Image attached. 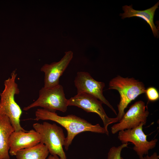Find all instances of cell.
Returning <instances> with one entry per match:
<instances>
[{
	"instance_id": "ba28073f",
	"label": "cell",
	"mask_w": 159,
	"mask_h": 159,
	"mask_svg": "<svg viewBox=\"0 0 159 159\" xmlns=\"http://www.w3.org/2000/svg\"><path fill=\"white\" fill-rule=\"evenodd\" d=\"M102 103L99 100L85 93L77 94L68 99V106H74L80 108L87 112L97 114L102 121L103 127L108 132V127L113 123L118 122L116 117L110 118L106 114L102 106Z\"/></svg>"
},
{
	"instance_id": "d6986e66",
	"label": "cell",
	"mask_w": 159,
	"mask_h": 159,
	"mask_svg": "<svg viewBox=\"0 0 159 159\" xmlns=\"http://www.w3.org/2000/svg\"><path fill=\"white\" fill-rule=\"evenodd\" d=\"M93 159V158H89V159Z\"/></svg>"
},
{
	"instance_id": "5b68a950",
	"label": "cell",
	"mask_w": 159,
	"mask_h": 159,
	"mask_svg": "<svg viewBox=\"0 0 159 159\" xmlns=\"http://www.w3.org/2000/svg\"><path fill=\"white\" fill-rule=\"evenodd\" d=\"M68 106V99L65 97L63 87L59 84L50 87H42L39 91L37 99L24 107L23 110L28 111L40 107L52 112L59 110L64 112L67 111Z\"/></svg>"
},
{
	"instance_id": "3957f363",
	"label": "cell",
	"mask_w": 159,
	"mask_h": 159,
	"mask_svg": "<svg viewBox=\"0 0 159 159\" xmlns=\"http://www.w3.org/2000/svg\"><path fill=\"white\" fill-rule=\"evenodd\" d=\"M108 89L116 90L120 95V102L117 105L118 112L116 117L118 122L124 115L128 105L146 91L143 82L133 78H124L119 75L110 81Z\"/></svg>"
},
{
	"instance_id": "52a82bcc",
	"label": "cell",
	"mask_w": 159,
	"mask_h": 159,
	"mask_svg": "<svg viewBox=\"0 0 159 159\" xmlns=\"http://www.w3.org/2000/svg\"><path fill=\"white\" fill-rule=\"evenodd\" d=\"M149 113L144 102L140 100L135 102L130 106L119 122L112 126V133L114 134L120 131L133 129L142 123L145 125Z\"/></svg>"
},
{
	"instance_id": "8fae6325",
	"label": "cell",
	"mask_w": 159,
	"mask_h": 159,
	"mask_svg": "<svg viewBox=\"0 0 159 159\" xmlns=\"http://www.w3.org/2000/svg\"><path fill=\"white\" fill-rule=\"evenodd\" d=\"M39 133L34 129L29 131H14L9 139V153L15 156L19 150L29 148L40 143Z\"/></svg>"
},
{
	"instance_id": "6da1fadb",
	"label": "cell",
	"mask_w": 159,
	"mask_h": 159,
	"mask_svg": "<svg viewBox=\"0 0 159 159\" xmlns=\"http://www.w3.org/2000/svg\"><path fill=\"white\" fill-rule=\"evenodd\" d=\"M35 120H50L54 121L64 127L67 130L64 146L66 151L69 149L74 138L83 132H90L109 135V133L99 124L92 125L86 120L73 115L61 116L56 112L43 108H39L35 112Z\"/></svg>"
},
{
	"instance_id": "e0dca14e",
	"label": "cell",
	"mask_w": 159,
	"mask_h": 159,
	"mask_svg": "<svg viewBox=\"0 0 159 159\" xmlns=\"http://www.w3.org/2000/svg\"><path fill=\"white\" fill-rule=\"evenodd\" d=\"M142 159H159V156L156 152H154L150 156L147 155L143 157Z\"/></svg>"
},
{
	"instance_id": "ac0fdd59",
	"label": "cell",
	"mask_w": 159,
	"mask_h": 159,
	"mask_svg": "<svg viewBox=\"0 0 159 159\" xmlns=\"http://www.w3.org/2000/svg\"><path fill=\"white\" fill-rule=\"evenodd\" d=\"M47 159H61L59 157L56 155H50L47 158Z\"/></svg>"
},
{
	"instance_id": "7c38bea8",
	"label": "cell",
	"mask_w": 159,
	"mask_h": 159,
	"mask_svg": "<svg viewBox=\"0 0 159 159\" xmlns=\"http://www.w3.org/2000/svg\"><path fill=\"white\" fill-rule=\"evenodd\" d=\"M159 2L158 1L151 7L144 10H137L133 9L132 5H125L122 6L124 12L120 14L122 19L126 18L137 17L141 18L145 20L150 26L155 37H159V31L154 22V17L156 9L158 8Z\"/></svg>"
},
{
	"instance_id": "4fadbf2b",
	"label": "cell",
	"mask_w": 159,
	"mask_h": 159,
	"mask_svg": "<svg viewBox=\"0 0 159 159\" xmlns=\"http://www.w3.org/2000/svg\"><path fill=\"white\" fill-rule=\"evenodd\" d=\"M14 131L9 118L0 114V159H10L9 141Z\"/></svg>"
},
{
	"instance_id": "30bf717a",
	"label": "cell",
	"mask_w": 159,
	"mask_h": 159,
	"mask_svg": "<svg viewBox=\"0 0 159 159\" xmlns=\"http://www.w3.org/2000/svg\"><path fill=\"white\" fill-rule=\"evenodd\" d=\"M73 53L71 51L65 52L59 62L50 64H46L41 68V71L44 73V87L49 88L59 85V79L72 59Z\"/></svg>"
},
{
	"instance_id": "9c48e42d",
	"label": "cell",
	"mask_w": 159,
	"mask_h": 159,
	"mask_svg": "<svg viewBox=\"0 0 159 159\" xmlns=\"http://www.w3.org/2000/svg\"><path fill=\"white\" fill-rule=\"evenodd\" d=\"M74 83L77 94H86L95 97L108 106L117 115L116 111L103 95L104 82L95 80L87 72H80L77 73Z\"/></svg>"
},
{
	"instance_id": "277c9868",
	"label": "cell",
	"mask_w": 159,
	"mask_h": 159,
	"mask_svg": "<svg viewBox=\"0 0 159 159\" xmlns=\"http://www.w3.org/2000/svg\"><path fill=\"white\" fill-rule=\"evenodd\" d=\"M33 127L40 135V143L46 146L51 155H57L61 159H67L63 149L66 137L61 127L46 122L34 123Z\"/></svg>"
},
{
	"instance_id": "5bb4252c",
	"label": "cell",
	"mask_w": 159,
	"mask_h": 159,
	"mask_svg": "<svg viewBox=\"0 0 159 159\" xmlns=\"http://www.w3.org/2000/svg\"><path fill=\"white\" fill-rule=\"evenodd\" d=\"M49 153L46 146L40 143L33 147L19 150L15 156L17 159H47Z\"/></svg>"
},
{
	"instance_id": "9a60e30c",
	"label": "cell",
	"mask_w": 159,
	"mask_h": 159,
	"mask_svg": "<svg viewBox=\"0 0 159 159\" xmlns=\"http://www.w3.org/2000/svg\"><path fill=\"white\" fill-rule=\"evenodd\" d=\"M128 145L123 143L117 147L113 146L110 148L107 154V159H123L121 156V152L123 148L127 147Z\"/></svg>"
},
{
	"instance_id": "8992f818",
	"label": "cell",
	"mask_w": 159,
	"mask_h": 159,
	"mask_svg": "<svg viewBox=\"0 0 159 159\" xmlns=\"http://www.w3.org/2000/svg\"><path fill=\"white\" fill-rule=\"evenodd\" d=\"M145 125L142 123L133 129L120 131L118 135L122 144L130 142L134 145L133 149L140 159H142L144 155L148 154L150 150L155 147L158 141L157 138L150 141L147 140V135L143 130V126Z\"/></svg>"
},
{
	"instance_id": "7a4b0ae2",
	"label": "cell",
	"mask_w": 159,
	"mask_h": 159,
	"mask_svg": "<svg viewBox=\"0 0 159 159\" xmlns=\"http://www.w3.org/2000/svg\"><path fill=\"white\" fill-rule=\"evenodd\" d=\"M17 76L16 70H14L10 77L4 82V90L0 92V114L9 118L14 131H26L20 124L22 110L14 99L15 95L20 92L16 82Z\"/></svg>"
},
{
	"instance_id": "2e32d148",
	"label": "cell",
	"mask_w": 159,
	"mask_h": 159,
	"mask_svg": "<svg viewBox=\"0 0 159 159\" xmlns=\"http://www.w3.org/2000/svg\"><path fill=\"white\" fill-rule=\"evenodd\" d=\"M145 93L148 100L153 102L158 99L159 94L157 90L154 87H150L146 90Z\"/></svg>"
}]
</instances>
